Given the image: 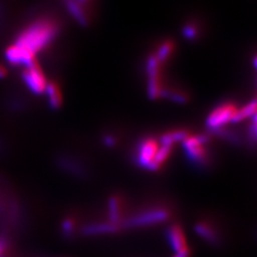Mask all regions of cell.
Here are the masks:
<instances>
[{
    "mask_svg": "<svg viewBox=\"0 0 257 257\" xmlns=\"http://www.w3.org/2000/svg\"><path fill=\"white\" fill-rule=\"evenodd\" d=\"M59 25L55 19H38L32 22L17 37L14 44L7 48L5 56L10 64L23 66L37 61L38 53L43 51L55 39Z\"/></svg>",
    "mask_w": 257,
    "mask_h": 257,
    "instance_id": "cell-1",
    "label": "cell"
},
{
    "mask_svg": "<svg viewBox=\"0 0 257 257\" xmlns=\"http://www.w3.org/2000/svg\"><path fill=\"white\" fill-rule=\"evenodd\" d=\"M209 138L205 135L188 136L182 141L185 156L188 161L198 170H205L210 166V158L206 149Z\"/></svg>",
    "mask_w": 257,
    "mask_h": 257,
    "instance_id": "cell-2",
    "label": "cell"
},
{
    "mask_svg": "<svg viewBox=\"0 0 257 257\" xmlns=\"http://www.w3.org/2000/svg\"><path fill=\"white\" fill-rule=\"evenodd\" d=\"M171 214L166 209H152L139 212L126 220L122 221L121 229H138L161 224L170 218Z\"/></svg>",
    "mask_w": 257,
    "mask_h": 257,
    "instance_id": "cell-3",
    "label": "cell"
},
{
    "mask_svg": "<svg viewBox=\"0 0 257 257\" xmlns=\"http://www.w3.org/2000/svg\"><path fill=\"white\" fill-rule=\"evenodd\" d=\"M21 76L30 92L35 94H42L46 91L48 85L46 76L37 61L24 67Z\"/></svg>",
    "mask_w": 257,
    "mask_h": 257,
    "instance_id": "cell-4",
    "label": "cell"
},
{
    "mask_svg": "<svg viewBox=\"0 0 257 257\" xmlns=\"http://www.w3.org/2000/svg\"><path fill=\"white\" fill-rule=\"evenodd\" d=\"M236 110L237 108L231 103L222 104L209 114L206 119V126L212 132L220 130L226 124L232 122Z\"/></svg>",
    "mask_w": 257,
    "mask_h": 257,
    "instance_id": "cell-5",
    "label": "cell"
},
{
    "mask_svg": "<svg viewBox=\"0 0 257 257\" xmlns=\"http://www.w3.org/2000/svg\"><path fill=\"white\" fill-rule=\"evenodd\" d=\"M159 148L158 141L154 138L143 139L137 148L135 161L140 168L146 169L152 164Z\"/></svg>",
    "mask_w": 257,
    "mask_h": 257,
    "instance_id": "cell-6",
    "label": "cell"
},
{
    "mask_svg": "<svg viewBox=\"0 0 257 257\" xmlns=\"http://www.w3.org/2000/svg\"><path fill=\"white\" fill-rule=\"evenodd\" d=\"M160 62L156 59L155 55H152L147 63V72L149 75V83H148V92L151 98H157L163 93V89L160 82Z\"/></svg>",
    "mask_w": 257,
    "mask_h": 257,
    "instance_id": "cell-7",
    "label": "cell"
},
{
    "mask_svg": "<svg viewBox=\"0 0 257 257\" xmlns=\"http://www.w3.org/2000/svg\"><path fill=\"white\" fill-rule=\"evenodd\" d=\"M57 164L59 166V168H61L68 174L74 175L75 177L83 179L89 175V172L86 166L84 165V163L73 157L60 156L57 159Z\"/></svg>",
    "mask_w": 257,
    "mask_h": 257,
    "instance_id": "cell-8",
    "label": "cell"
},
{
    "mask_svg": "<svg viewBox=\"0 0 257 257\" xmlns=\"http://www.w3.org/2000/svg\"><path fill=\"white\" fill-rule=\"evenodd\" d=\"M121 229L120 225H116L110 222H100V223H92L85 225L81 229V232L86 236H95V235H104L111 234L119 231Z\"/></svg>",
    "mask_w": 257,
    "mask_h": 257,
    "instance_id": "cell-9",
    "label": "cell"
},
{
    "mask_svg": "<svg viewBox=\"0 0 257 257\" xmlns=\"http://www.w3.org/2000/svg\"><path fill=\"white\" fill-rule=\"evenodd\" d=\"M166 236L175 253L182 250L184 248H188L185 233L179 225L174 224L170 226L166 231Z\"/></svg>",
    "mask_w": 257,
    "mask_h": 257,
    "instance_id": "cell-10",
    "label": "cell"
},
{
    "mask_svg": "<svg viewBox=\"0 0 257 257\" xmlns=\"http://www.w3.org/2000/svg\"><path fill=\"white\" fill-rule=\"evenodd\" d=\"M194 231L196 234L207 242L209 245L217 247L221 244L219 233L211 225L206 222H198L194 226Z\"/></svg>",
    "mask_w": 257,
    "mask_h": 257,
    "instance_id": "cell-11",
    "label": "cell"
},
{
    "mask_svg": "<svg viewBox=\"0 0 257 257\" xmlns=\"http://www.w3.org/2000/svg\"><path fill=\"white\" fill-rule=\"evenodd\" d=\"M172 151H173V146L160 144L154 161L152 162L151 165L148 167V171H151V172L158 171L161 168V166L163 165L167 161L169 156H171Z\"/></svg>",
    "mask_w": 257,
    "mask_h": 257,
    "instance_id": "cell-12",
    "label": "cell"
},
{
    "mask_svg": "<svg viewBox=\"0 0 257 257\" xmlns=\"http://www.w3.org/2000/svg\"><path fill=\"white\" fill-rule=\"evenodd\" d=\"M45 92L50 107L53 109H58L63 101L59 86L55 82L48 83Z\"/></svg>",
    "mask_w": 257,
    "mask_h": 257,
    "instance_id": "cell-13",
    "label": "cell"
},
{
    "mask_svg": "<svg viewBox=\"0 0 257 257\" xmlns=\"http://www.w3.org/2000/svg\"><path fill=\"white\" fill-rule=\"evenodd\" d=\"M65 2L70 14L76 19V21L81 25H87L88 19L83 11L82 5L77 2V0H65Z\"/></svg>",
    "mask_w": 257,
    "mask_h": 257,
    "instance_id": "cell-14",
    "label": "cell"
},
{
    "mask_svg": "<svg viewBox=\"0 0 257 257\" xmlns=\"http://www.w3.org/2000/svg\"><path fill=\"white\" fill-rule=\"evenodd\" d=\"M189 136V133L185 130H176L168 132L160 138V144L173 146L177 142H182Z\"/></svg>",
    "mask_w": 257,
    "mask_h": 257,
    "instance_id": "cell-15",
    "label": "cell"
},
{
    "mask_svg": "<svg viewBox=\"0 0 257 257\" xmlns=\"http://www.w3.org/2000/svg\"><path fill=\"white\" fill-rule=\"evenodd\" d=\"M108 211L110 223L121 224V203L117 196H111L108 202Z\"/></svg>",
    "mask_w": 257,
    "mask_h": 257,
    "instance_id": "cell-16",
    "label": "cell"
},
{
    "mask_svg": "<svg viewBox=\"0 0 257 257\" xmlns=\"http://www.w3.org/2000/svg\"><path fill=\"white\" fill-rule=\"evenodd\" d=\"M255 111H256V101L253 100V101L248 103L247 105H245L240 110L237 109L236 113L232 119V122L238 123L240 121L247 119L248 117H253L255 115Z\"/></svg>",
    "mask_w": 257,
    "mask_h": 257,
    "instance_id": "cell-17",
    "label": "cell"
},
{
    "mask_svg": "<svg viewBox=\"0 0 257 257\" xmlns=\"http://www.w3.org/2000/svg\"><path fill=\"white\" fill-rule=\"evenodd\" d=\"M173 51H174L173 43L172 42H165L164 44H162L161 46L159 47V49H158V51H157V53L155 55V56L160 63H163L169 58V56L172 55Z\"/></svg>",
    "mask_w": 257,
    "mask_h": 257,
    "instance_id": "cell-18",
    "label": "cell"
},
{
    "mask_svg": "<svg viewBox=\"0 0 257 257\" xmlns=\"http://www.w3.org/2000/svg\"><path fill=\"white\" fill-rule=\"evenodd\" d=\"M61 230L64 233L66 237H72L74 235V230H75V225H74V220L70 218H66L61 225Z\"/></svg>",
    "mask_w": 257,
    "mask_h": 257,
    "instance_id": "cell-19",
    "label": "cell"
},
{
    "mask_svg": "<svg viewBox=\"0 0 257 257\" xmlns=\"http://www.w3.org/2000/svg\"><path fill=\"white\" fill-rule=\"evenodd\" d=\"M213 133H215L217 136H220L221 138L228 140L230 143H232V144H238L239 143L238 137L235 134L231 133V132H228V131L220 128V130L214 131Z\"/></svg>",
    "mask_w": 257,
    "mask_h": 257,
    "instance_id": "cell-20",
    "label": "cell"
},
{
    "mask_svg": "<svg viewBox=\"0 0 257 257\" xmlns=\"http://www.w3.org/2000/svg\"><path fill=\"white\" fill-rule=\"evenodd\" d=\"M183 34L188 39H193L196 36V30L193 26H187L184 28Z\"/></svg>",
    "mask_w": 257,
    "mask_h": 257,
    "instance_id": "cell-21",
    "label": "cell"
},
{
    "mask_svg": "<svg viewBox=\"0 0 257 257\" xmlns=\"http://www.w3.org/2000/svg\"><path fill=\"white\" fill-rule=\"evenodd\" d=\"M103 142L106 147L112 148L114 147L116 144V139L110 135H107L103 138Z\"/></svg>",
    "mask_w": 257,
    "mask_h": 257,
    "instance_id": "cell-22",
    "label": "cell"
},
{
    "mask_svg": "<svg viewBox=\"0 0 257 257\" xmlns=\"http://www.w3.org/2000/svg\"><path fill=\"white\" fill-rule=\"evenodd\" d=\"M191 254V251H190V248H186L180 250V251H177L175 252V255L173 257H190Z\"/></svg>",
    "mask_w": 257,
    "mask_h": 257,
    "instance_id": "cell-23",
    "label": "cell"
},
{
    "mask_svg": "<svg viewBox=\"0 0 257 257\" xmlns=\"http://www.w3.org/2000/svg\"><path fill=\"white\" fill-rule=\"evenodd\" d=\"M7 248V241L5 238H0V257L2 256L3 252Z\"/></svg>",
    "mask_w": 257,
    "mask_h": 257,
    "instance_id": "cell-24",
    "label": "cell"
},
{
    "mask_svg": "<svg viewBox=\"0 0 257 257\" xmlns=\"http://www.w3.org/2000/svg\"><path fill=\"white\" fill-rule=\"evenodd\" d=\"M7 75V70L4 66L0 65V78H4Z\"/></svg>",
    "mask_w": 257,
    "mask_h": 257,
    "instance_id": "cell-25",
    "label": "cell"
},
{
    "mask_svg": "<svg viewBox=\"0 0 257 257\" xmlns=\"http://www.w3.org/2000/svg\"><path fill=\"white\" fill-rule=\"evenodd\" d=\"M2 19H3V7H2V5L0 3V24H1Z\"/></svg>",
    "mask_w": 257,
    "mask_h": 257,
    "instance_id": "cell-26",
    "label": "cell"
},
{
    "mask_svg": "<svg viewBox=\"0 0 257 257\" xmlns=\"http://www.w3.org/2000/svg\"><path fill=\"white\" fill-rule=\"evenodd\" d=\"M88 0H77V2H79L81 5H82L83 3H85V2H87Z\"/></svg>",
    "mask_w": 257,
    "mask_h": 257,
    "instance_id": "cell-27",
    "label": "cell"
},
{
    "mask_svg": "<svg viewBox=\"0 0 257 257\" xmlns=\"http://www.w3.org/2000/svg\"><path fill=\"white\" fill-rule=\"evenodd\" d=\"M1 257H2V256H1Z\"/></svg>",
    "mask_w": 257,
    "mask_h": 257,
    "instance_id": "cell-28",
    "label": "cell"
}]
</instances>
